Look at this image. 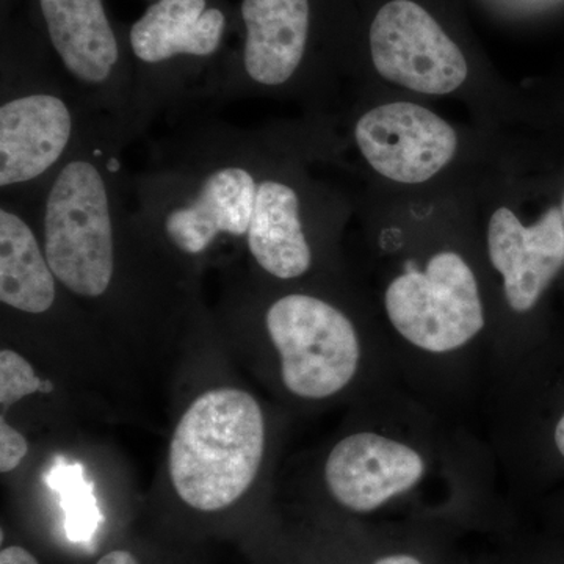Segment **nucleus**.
I'll return each mask as SVG.
<instances>
[{
    "instance_id": "1a4fd4ad",
    "label": "nucleus",
    "mask_w": 564,
    "mask_h": 564,
    "mask_svg": "<svg viewBox=\"0 0 564 564\" xmlns=\"http://www.w3.org/2000/svg\"><path fill=\"white\" fill-rule=\"evenodd\" d=\"M245 29L239 61L223 70L206 99H245L291 84L306 55L310 40V0H242Z\"/></svg>"
},
{
    "instance_id": "20e7f679",
    "label": "nucleus",
    "mask_w": 564,
    "mask_h": 564,
    "mask_svg": "<svg viewBox=\"0 0 564 564\" xmlns=\"http://www.w3.org/2000/svg\"><path fill=\"white\" fill-rule=\"evenodd\" d=\"M0 87V192L31 206L98 115L61 73L3 69Z\"/></svg>"
},
{
    "instance_id": "dca6fc26",
    "label": "nucleus",
    "mask_w": 564,
    "mask_h": 564,
    "mask_svg": "<svg viewBox=\"0 0 564 564\" xmlns=\"http://www.w3.org/2000/svg\"><path fill=\"white\" fill-rule=\"evenodd\" d=\"M28 454V440L2 415L0 417V473L7 474L17 469Z\"/></svg>"
},
{
    "instance_id": "0eeeda50",
    "label": "nucleus",
    "mask_w": 564,
    "mask_h": 564,
    "mask_svg": "<svg viewBox=\"0 0 564 564\" xmlns=\"http://www.w3.org/2000/svg\"><path fill=\"white\" fill-rule=\"evenodd\" d=\"M384 303L393 328L425 351H454L485 326L475 274L454 251L437 252L425 272L408 263L386 291Z\"/></svg>"
},
{
    "instance_id": "f03ea898",
    "label": "nucleus",
    "mask_w": 564,
    "mask_h": 564,
    "mask_svg": "<svg viewBox=\"0 0 564 564\" xmlns=\"http://www.w3.org/2000/svg\"><path fill=\"white\" fill-rule=\"evenodd\" d=\"M265 447V422L251 393L204 392L182 414L169 452L177 496L199 511H220L248 491Z\"/></svg>"
},
{
    "instance_id": "f3484780",
    "label": "nucleus",
    "mask_w": 564,
    "mask_h": 564,
    "mask_svg": "<svg viewBox=\"0 0 564 564\" xmlns=\"http://www.w3.org/2000/svg\"><path fill=\"white\" fill-rule=\"evenodd\" d=\"M0 564H40L39 560L20 545H10L0 552Z\"/></svg>"
},
{
    "instance_id": "412c9836",
    "label": "nucleus",
    "mask_w": 564,
    "mask_h": 564,
    "mask_svg": "<svg viewBox=\"0 0 564 564\" xmlns=\"http://www.w3.org/2000/svg\"><path fill=\"white\" fill-rule=\"evenodd\" d=\"M562 212H563V220H564V203H563V210Z\"/></svg>"
},
{
    "instance_id": "39448f33",
    "label": "nucleus",
    "mask_w": 564,
    "mask_h": 564,
    "mask_svg": "<svg viewBox=\"0 0 564 564\" xmlns=\"http://www.w3.org/2000/svg\"><path fill=\"white\" fill-rule=\"evenodd\" d=\"M39 7L63 79L93 115L113 121L131 144V61L104 0H39Z\"/></svg>"
},
{
    "instance_id": "6e6552de",
    "label": "nucleus",
    "mask_w": 564,
    "mask_h": 564,
    "mask_svg": "<svg viewBox=\"0 0 564 564\" xmlns=\"http://www.w3.org/2000/svg\"><path fill=\"white\" fill-rule=\"evenodd\" d=\"M370 52L381 77L423 95L458 90L469 74L466 58L432 14L411 0H392L370 28Z\"/></svg>"
},
{
    "instance_id": "ddd939ff",
    "label": "nucleus",
    "mask_w": 564,
    "mask_h": 564,
    "mask_svg": "<svg viewBox=\"0 0 564 564\" xmlns=\"http://www.w3.org/2000/svg\"><path fill=\"white\" fill-rule=\"evenodd\" d=\"M61 288L44 254L32 212L25 204L2 198L0 302L21 314H50Z\"/></svg>"
},
{
    "instance_id": "423d86ee",
    "label": "nucleus",
    "mask_w": 564,
    "mask_h": 564,
    "mask_svg": "<svg viewBox=\"0 0 564 564\" xmlns=\"http://www.w3.org/2000/svg\"><path fill=\"white\" fill-rule=\"evenodd\" d=\"M267 333L281 356L285 388L302 399L321 400L343 391L358 370L361 347L350 318L336 306L289 293L270 304Z\"/></svg>"
},
{
    "instance_id": "9d476101",
    "label": "nucleus",
    "mask_w": 564,
    "mask_h": 564,
    "mask_svg": "<svg viewBox=\"0 0 564 564\" xmlns=\"http://www.w3.org/2000/svg\"><path fill=\"white\" fill-rule=\"evenodd\" d=\"M355 140L375 172L402 184L432 180L458 148V137L447 121L411 102L367 111L356 122Z\"/></svg>"
},
{
    "instance_id": "f257e3e1",
    "label": "nucleus",
    "mask_w": 564,
    "mask_h": 564,
    "mask_svg": "<svg viewBox=\"0 0 564 564\" xmlns=\"http://www.w3.org/2000/svg\"><path fill=\"white\" fill-rule=\"evenodd\" d=\"M131 188L152 242L184 258L231 240L276 280H296L313 265L302 196L273 172L261 137L245 128L214 122L173 137L147 170L131 174Z\"/></svg>"
},
{
    "instance_id": "aec40b11",
    "label": "nucleus",
    "mask_w": 564,
    "mask_h": 564,
    "mask_svg": "<svg viewBox=\"0 0 564 564\" xmlns=\"http://www.w3.org/2000/svg\"><path fill=\"white\" fill-rule=\"evenodd\" d=\"M555 444L560 454H562L564 458V415L562 419H560L558 425H556Z\"/></svg>"
},
{
    "instance_id": "6ab92c4d",
    "label": "nucleus",
    "mask_w": 564,
    "mask_h": 564,
    "mask_svg": "<svg viewBox=\"0 0 564 564\" xmlns=\"http://www.w3.org/2000/svg\"><path fill=\"white\" fill-rule=\"evenodd\" d=\"M373 564H423L421 560L415 558L413 555L393 554L381 556Z\"/></svg>"
},
{
    "instance_id": "4468645a",
    "label": "nucleus",
    "mask_w": 564,
    "mask_h": 564,
    "mask_svg": "<svg viewBox=\"0 0 564 564\" xmlns=\"http://www.w3.org/2000/svg\"><path fill=\"white\" fill-rule=\"evenodd\" d=\"M73 467L68 470L55 469L58 480L51 481L54 488H61L62 505L66 511V532L70 540L88 541L93 533L98 529V522L101 521L98 507H96L95 497H93L90 486H85L84 480H79V475H70Z\"/></svg>"
},
{
    "instance_id": "a211bd4d",
    "label": "nucleus",
    "mask_w": 564,
    "mask_h": 564,
    "mask_svg": "<svg viewBox=\"0 0 564 564\" xmlns=\"http://www.w3.org/2000/svg\"><path fill=\"white\" fill-rule=\"evenodd\" d=\"M96 564H139L135 556L131 552L113 551L110 554L104 555Z\"/></svg>"
},
{
    "instance_id": "f8f14e48",
    "label": "nucleus",
    "mask_w": 564,
    "mask_h": 564,
    "mask_svg": "<svg viewBox=\"0 0 564 564\" xmlns=\"http://www.w3.org/2000/svg\"><path fill=\"white\" fill-rule=\"evenodd\" d=\"M488 250L494 269L502 273L511 310L527 313L563 269V212L552 207L540 221L524 226L513 210L500 207L489 221Z\"/></svg>"
},
{
    "instance_id": "2eb2a0df",
    "label": "nucleus",
    "mask_w": 564,
    "mask_h": 564,
    "mask_svg": "<svg viewBox=\"0 0 564 564\" xmlns=\"http://www.w3.org/2000/svg\"><path fill=\"white\" fill-rule=\"evenodd\" d=\"M54 389L50 380H40L32 364L17 351L9 348L0 351V404L3 410L31 393H51Z\"/></svg>"
},
{
    "instance_id": "7ed1b4c3",
    "label": "nucleus",
    "mask_w": 564,
    "mask_h": 564,
    "mask_svg": "<svg viewBox=\"0 0 564 564\" xmlns=\"http://www.w3.org/2000/svg\"><path fill=\"white\" fill-rule=\"evenodd\" d=\"M226 28L225 11L209 0H158L133 22L128 35L133 139L163 111L199 99V74L221 51Z\"/></svg>"
},
{
    "instance_id": "9b49d317",
    "label": "nucleus",
    "mask_w": 564,
    "mask_h": 564,
    "mask_svg": "<svg viewBox=\"0 0 564 564\" xmlns=\"http://www.w3.org/2000/svg\"><path fill=\"white\" fill-rule=\"evenodd\" d=\"M423 474L425 462L414 448L375 433L345 437L325 466L329 492L356 513H370L410 491Z\"/></svg>"
}]
</instances>
